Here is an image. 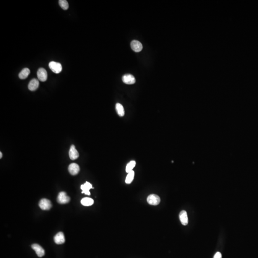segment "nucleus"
Listing matches in <instances>:
<instances>
[{
	"label": "nucleus",
	"mask_w": 258,
	"mask_h": 258,
	"mask_svg": "<svg viewBox=\"0 0 258 258\" xmlns=\"http://www.w3.org/2000/svg\"><path fill=\"white\" fill-rule=\"evenodd\" d=\"M39 82L38 79H33L30 81L28 84V89L31 91H35L38 87Z\"/></svg>",
	"instance_id": "14"
},
{
	"label": "nucleus",
	"mask_w": 258,
	"mask_h": 258,
	"mask_svg": "<svg viewBox=\"0 0 258 258\" xmlns=\"http://www.w3.org/2000/svg\"><path fill=\"white\" fill-rule=\"evenodd\" d=\"M147 201L148 204L151 205L156 206L160 203V198L159 196L155 194H151L148 196Z\"/></svg>",
	"instance_id": "2"
},
{
	"label": "nucleus",
	"mask_w": 258,
	"mask_h": 258,
	"mask_svg": "<svg viewBox=\"0 0 258 258\" xmlns=\"http://www.w3.org/2000/svg\"><path fill=\"white\" fill-rule=\"evenodd\" d=\"M39 206L42 210H49L52 207V204L49 200L46 198H43L40 201Z\"/></svg>",
	"instance_id": "5"
},
{
	"label": "nucleus",
	"mask_w": 258,
	"mask_h": 258,
	"mask_svg": "<svg viewBox=\"0 0 258 258\" xmlns=\"http://www.w3.org/2000/svg\"><path fill=\"white\" fill-rule=\"evenodd\" d=\"M37 75L38 80L42 82H45L47 79V71L44 68H41L38 69Z\"/></svg>",
	"instance_id": "4"
},
{
	"label": "nucleus",
	"mask_w": 258,
	"mask_h": 258,
	"mask_svg": "<svg viewBox=\"0 0 258 258\" xmlns=\"http://www.w3.org/2000/svg\"><path fill=\"white\" fill-rule=\"evenodd\" d=\"M116 110L118 114L120 116V117H123L124 115L125 112L124 108L120 103H118L116 104Z\"/></svg>",
	"instance_id": "16"
},
{
	"label": "nucleus",
	"mask_w": 258,
	"mask_h": 258,
	"mask_svg": "<svg viewBox=\"0 0 258 258\" xmlns=\"http://www.w3.org/2000/svg\"><path fill=\"white\" fill-rule=\"evenodd\" d=\"M93 188L91 184L88 182H86L84 184L81 186V189L82 190V193H84L87 195H90L89 190Z\"/></svg>",
	"instance_id": "13"
},
{
	"label": "nucleus",
	"mask_w": 258,
	"mask_h": 258,
	"mask_svg": "<svg viewBox=\"0 0 258 258\" xmlns=\"http://www.w3.org/2000/svg\"><path fill=\"white\" fill-rule=\"evenodd\" d=\"M179 219L182 225L186 226L188 223V214L185 210H182L179 214Z\"/></svg>",
	"instance_id": "10"
},
{
	"label": "nucleus",
	"mask_w": 258,
	"mask_h": 258,
	"mask_svg": "<svg viewBox=\"0 0 258 258\" xmlns=\"http://www.w3.org/2000/svg\"><path fill=\"white\" fill-rule=\"evenodd\" d=\"M68 169L71 175H75L79 173L80 168L78 164L72 163L69 165Z\"/></svg>",
	"instance_id": "9"
},
{
	"label": "nucleus",
	"mask_w": 258,
	"mask_h": 258,
	"mask_svg": "<svg viewBox=\"0 0 258 258\" xmlns=\"http://www.w3.org/2000/svg\"><path fill=\"white\" fill-rule=\"evenodd\" d=\"M70 198L68 196L65 192H61L59 193L57 198L58 203L61 204H65L70 201Z\"/></svg>",
	"instance_id": "3"
},
{
	"label": "nucleus",
	"mask_w": 258,
	"mask_h": 258,
	"mask_svg": "<svg viewBox=\"0 0 258 258\" xmlns=\"http://www.w3.org/2000/svg\"><path fill=\"white\" fill-rule=\"evenodd\" d=\"M49 67L55 73L58 74L61 72L62 70V65L58 62L51 61L49 63Z\"/></svg>",
	"instance_id": "1"
},
{
	"label": "nucleus",
	"mask_w": 258,
	"mask_h": 258,
	"mask_svg": "<svg viewBox=\"0 0 258 258\" xmlns=\"http://www.w3.org/2000/svg\"><path fill=\"white\" fill-rule=\"evenodd\" d=\"M0 158H1L2 156H3V154L1 153V152H0Z\"/></svg>",
	"instance_id": "22"
},
{
	"label": "nucleus",
	"mask_w": 258,
	"mask_h": 258,
	"mask_svg": "<svg viewBox=\"0 0 258 258\" xmlns=\"http://www.w3.org/2000/svg\"><path fill=\"white\" fill-rule=\"evenodd\" d=\"M69 156L72 160L77 159L79 157V154L74 145L71 146L69 151Z\"/></svg>",
	"instance_id": "11"
},
{
	"label": "nucleus",
	"mask_w": 258,
	"mask_h": 258,
	"mask_svg": "<svg viewBox=\"0 0 258 258\" xmlns=\"http://www.w3.org/2000/svg\"><path fill=\"white\" fill-rule=\"evenodd\" d=\"M81 203L84 206H90L94 204V200L91 198H84L81 200Z\"/></svg>",
	"instance_id": "17"
},
{
	"label": "nucleus",
	"mask_w": 258,
	"mask_h": 258,
	"mask_svg": "<svg viewBox=\"0 0 258 258\" xmlns=\"http://www.w3.org/2000/svg\"><path fill=\"white\" fill-rule=\"evenodd\" d=\"M132 49L135 52H139L143 49V45L141 43L137 40H133L131 43Z\"/></svg>",
	"instance_id": "6"
},
{
	"label": "nucleus",
	"mask_w": 258,
	"mask_h": 258,
	"mask_svg": "<svg viewBox=\"0 0 258 258\" xmlns=\"http://www.w3.org/2000/svg\"><path fill=\"white\" fill-rule=\"evenodd\" d=\"M30 73V69L28 68H24L20 72L19 77L20 79H24L28 77Z\"/></svg>",
	"instance_id": "15"
},
{
	"label": "nucleus",
	"mask_w": 258,
	"mask_h": 258,
	"mask_svg": "<svg viewBox=\"0 0 258 258\" xmlns=\"http://www.w3.org/2000/svg\"><path fill=\"white\" fill-rule=\"evenodd\" d=\"M123 82L124 83L126 84H129V85H131L135 83V79L134 78V76L131 74H126L124 75L122 78Z\"/></svg>",
	"instance_id": "7"
},
{
	"label": "nucleus",
	"mask_w": 258,
	"mask_h": 258,
	"mask_svg": "<svg viewBox=\"0 0 258 258\" xmlns=\"http://www.w3.org/2000/svg\"><path fill=\"white\" fill-rule=\"evenodd\" d=\"M134 171H131L128 173L126 178L125 179L126 183L127 184H130L133 182L134 179Z\"/></svg>",
	"instance_id": "18"
},
{
	"label": "nucleus",
	"mask_w": 258,
	"mask_h": 258,
	"mask_svg": "<svg viewBox=\"0 0 258 258\" xmlns=\"http://www.w3.org/2000/svg\"><path fill=\"white\" fill-rule=\"evenodd\" d=\"M32 248L35 251L36 254L37 255L38 257H42L45 255V251L41 247V246L37 244H33L32 245Z\"/></svg>",
	"instance_id": "8"
},
{
	"label": "nucleus",
	"mask_w": 258,
	"mask_h": 258,
	"mask_svg": "<svg viewBox=\"0 0 258 258\" xmlns=\"http://www.w3.org/2000/svg\"><path fill=\"white\" fill-rule=\"evenodd\" d=\"M136 165L135 161H131L127 164L126 167V172L129 173L131 171H133V169Z\"/></svg>",
	"instance_id": "19"
},
{
	"label": "nucleus",
	"mask_w": 258,
	"mask_h": 258,
	"mask_svg": "<svg viewBox=\"0 0 258 258\" xmlns=\"http://www.w3.org/2000/svg\"><path fill=\"white\" fill-rule=\"evenodd\" d=\"M59 5L60 6V7L63 9V10H68V7H69V5L68 1L66 0H60L58 1Z\"/></svg>",
	"instance_id": "20"
},
{
	"label": "nucleus",
	"mask_w": 258,
	"mask_h": 258,
	"mask_svg": "<svg viewBox=\"0 0 258 258\" xmlns=\"http://www.w3.org/2000/svg\"><path fill=\"white\" fill-rule=\"evenodd\" d=\"M54 241L57 244H63L65 241V236L63 233L62 232L58 233L54 237Z\"/></svg>",
	"instance_id": "12"
},
{
	"label": "nucleus",
	"mask_w": 258,
	"mask_h": 258,
	"mask_svg": "<svg viewBox=\"0 0 258 258\" xmlns=\"http://www.w3.org/2000/svg\"><path fill=\"white\" fill-rule=\"evenodd\" d=\"M213 258H222L221 253L219 252H217L216 254H215Z\"/></svg>",
	"instance_id": "21"
}]
</instances>
